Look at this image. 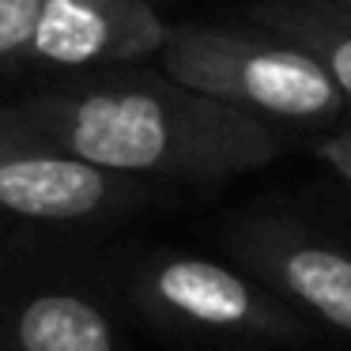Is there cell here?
<instances>
[{
    "instance_id": "7c38bea8",
    "label": "cell",
    "mask_w": 351,
    "mask_h": 351,
    "mask_svg": "<svg viewBox=\"0 0 351 351\" xmlns=\"http://www.w3.org/2000/svg\"><path fill=\"white\" fill-rule=\"evenodd\" d=\"M340 125H343V129H348V132H351V106H348V110H343V121H340Z\"/></svg>"
},
{
    "instance_id": "6da1fadb",
    "label": "cell",
    "mask_w": 351,
    "mask_h": 351,
    "mask_svg": "<svg viewBox=\"0 0 351 351\" xmlns=\"http://www.w3.org/2000/svg\"><path fill=\"white\" fill-rule=\"evenodd\" d=\"M4 114L34 140L140 182H223L280 155L276 125L208 99L167 72L76 80Z\"/></svg>"
},
{
    "instance_id": "ba28073f",
    "label": "cell",
    "mask_w": 351,
    "mask_h": 351,
    "mask_svg": "<svg viewBox=\"0 0 351 351\" xmlns=\"http://www.w3.org/2000/svg\"><path fill=\"white\" fill-rule=\"evenodd\" d=\"M257 19L313 57L351 106V8L340 0H257Z\"/></svg>"
},
{
    "instance_id": "7a4b0ae2",
    "label": "cell",
    "mask_w": 351,
    "mask_h": 351,
    "mask_svg": "<svg viewBox=\"0 0 351 351\" xmlns=\"http://www.w3.org/2000/svg\"><path fill=\"white\" fill-rule=\"evenodd\" d=\"M155 61L170 80L268 125H328L348 110L321 64L272 31L178 23Z\"/></svg>"
},
{
    "instance_id": "4fadbf2b",
    "label": "cell",
    "mask_w": 351,
    "mask_h": 351,
    "mask_svg": "<svg viewBox=\"0 0 351 351\" xmlns=\"http://www.w3.org/2000/svg\"><path fill=\"white\" fill-rule=\"evenodd\" d=\"M340 4H343V8H351V0H340Z\"/></svg>"
},
{
    "instance_id": "277c9868",
    "label": "cell",
    "mask_w": 351,
    "mask_h": 351,
    "mask_svg": "<svg viewBox=\"0 0 351 351\" xmlns=\"http://www.w3.org/2000/svg\"><path fill=\"white\" fill-rule=\"evenodd\" d=\"M144 200L140 178L114 174L19 129L0 147V223L84 227L132 212Z\"/></svg>"
},
{
    "instance_id": "8992f818",
    "label": "cell",
    "mask_w": 351,
    "mask_h": 351,
    "mask_svg": "<svg viewBox=\"0 0 351 351\" xmlns=\"http://www.w3.org/2000/svg\"><path fill=\"white\" fill-rule=\"evenodd\" d=\"M167 23L147 0H42L23 69H125L159 53Z\"/></svg>"
},
{
    "instance_id": "30bf717a",
    "label": "cell",
    "mask_w": 351,
    "mask_h": 351,
    "mask_svg": "<svg viewBox=\"0 0 351 351\" xmlns=\"http://www.w3.org/2000/svg\"><path fill=\"white\" fill-rule=\"evenodd\" d=\"M317 152H321V159L336 170V178H340L343 185H351V132L343 129V125L321 140Z\"/></svg>"
},
{
    "instance_id": "5bb4252c",
    "label": "cell",
    "mask_w": 351,
    "mask_h": 351,
    "mask_svg": "<svg viewBox=\"0 0 351 351\" xmlns=\"http://www.w3.org/2000/svg\"><path fill=\"white\" fill-rule=\"evenodd\" d=\"M0 351H8V348H0Z\"/></svg>"
},
{
    "instance_id": "9c48e42d",
    "label": "cell",
    "mask_w": 351,
    "mask_h": 351,
    "mask_svg": "<svg viewBox=\"0 0 351 351\" xmlns=\"http://www.w3.org/2000/svg\"><path fill=\"white\" fill-rule=\"evenodd\" d=\"M38 12L42 0H0V69L4 64L23 69L34 27H38Z\"/></svg>"
},
{
    "instance_id": "5b68a950",
    "label": "cell",
    "mask_w": 351,
    "mask_h": 351,
    "mask_svg": "<svg viewBox=\"0 0 351 351\" xmlns=\"http://www.w3.org/2000/svg\"><path fill=\"white\" fill-rule=\"evenodd\" d=\"M227 250L306 321L351 336V245L298 219L253 215L230 227Z\"/></svg>"
},
{
    "instance_id": "8fae6325",
    "label": "cell",
    "mask_w": 351,
    "mask_h": 351,
    "mask_svg": "<svg viewBox=\"0 0 351 351\" xmlns=\"http://www.w3.org/2000/svg\"><path fill=\"white\" fill-rule=\"evenodd\" d=\"M16 132H19V125H16V121H12V117H8V114H4V110H0V147L8 144V140H12V136H16Z\"/></svg>"
},
{
    "instance_id": "3957f363",
    "label": "cell",
    "mask_w": 351,
    "mask_h": 351,
    "mask_svg": "<svg viewBox=\"0 0 351 351\" xmlns=\"http://www.w3.org/2000/svg\"><path fill=\"white\" fill-rule=\"evenodd\" d=\"M125 298L162 328L219 340L291 343L310 332L306 317L272 287L245 272L197 253H144L125 268Z\"/></svg>"
},
{
    "instance_id": "52a82bcc",
    "label": "cell",
    "mask_w": 351,
    "mask_h": 351,
    "mask_svg": "<svg viewBox=\"0 0 351 351\" xmlns=\"http://www.w3.org/2000/svg\"><path fill=\"white\" fill-rule=\"evenodd\" d=\"M0 348L125 351V336L91 287L0 261Z\"/></svg>"
}]
</instances>
